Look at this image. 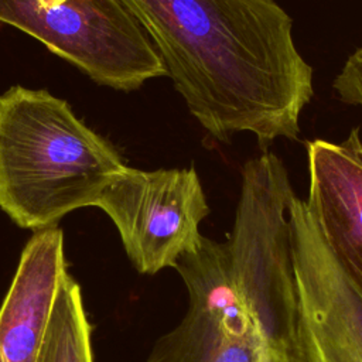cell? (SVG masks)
<instances>
[{
    "instance_id": "1",
    "label": "cell",
    "mask_w": 362,
    "mask_h": 362,
    "mask_svg": "<svg viewBox=\"0 0 362 362\" xmlns=\"http://www.w3.org/2000/svg\"><path fill=\"white\" fill-rule=\"evenodd\" d=\"M163 61L167 76L208 134L260 146L297 140L313 68L274 0H119Z\"/></svg>"
},
{
    "instance_id": "2",
    "label": "cell",
    "mask_w": 362,
    "mask_h": 362,
    "mask_svg": "<svg viewBox=\"0 0 362 362\" xmlns=\"http://www.w3.org/2000/svg\"><path fill=\"white\" fill-rule=\"evenodd\" d=\"M124 167L66 100L20 85L0 95V208L18 226L40 230L95 206Z\"/></svg>"
},
{
    "instance_id": "3",
    "label": "cell",
    "mask_w": 362,
    "mask_h": 362,
    "mask_svg": "<svg viewBox=\"0 0 362 362\" xmlns=\"http://www.w3.org/2000/svg\"><path fill=\"white\" fill-rule=\"evenodd\" d=\"M175 270L188 307L154 342L147 362H301L297 314L243 296L232 279L225 242L204 236Z\"/></svg>"
},
{
    "instance_id": "4",
    "label": "cell",
    "mask_w": 362,
    "mask_h": 362,
    "mask_svg": "<svg viewBox=\"0 0 362 362\" xmlns=\"http://www.w3.org/2000/svg\"><path fill=\"white\" fill-rule=\"evenodd\" d=\"M0 23L30 34L99 85L134 90L167 75L151 41L119 0H0Z\"/></svg>"
},
{
    "instance_id": "5",
    "label": "cell",
    "mask_w": 362,
    "mask_h": 362,
    "mask_svg": "<svg viewBox=\"0 0 362 362\" xmlns=\"http://www.w3.org/2000/svg\"><path fill=\"white\" fill-rule=\"evenodd\" d=\"M95 206L112 219L134 269L156 274L175 269L204 239L201 222L211 209L198 173L189 168L144 171L124 167Z\"/></svg>"
},
{
    "instance_id": "6",
    "label": "cell",
    "mask_w": 362,
    "mask_h": 362,
    "mask_svg": "<svg viewBox=\"0 0 362 362\" xmlns=\"http://www.w3.org/2000/svg\"><path fill=\"white\" fill-rule=\"evenodd\" d=\"M301 362H362V296L349 283L305 201L288 208Z\"/></svg>"
},
{
    "instance_id": "7",
    "label": "cell",
    "mask_w": 362,
    "mask_h": 362,
    "mask_svg": "<svg viewBox=\"0 0 362 362\" xmlns=\"http://www.w3.org/2000/svg\"><path fill=\"white\" fill-rule=\"evenodd\" d=\"M305 205L349 283L362 296V139L359 129L339 143H307Z\"/></svg>"
},
{
    "instance_id": "8",
    "label": "cell",
    "mask_w": 362,
    "mask_h": 362,
    "mask_svg": "<svg viewBox=\"0 0 362 362\" xmlns=\"http://www.w3.org/2000/svg\"><path fill=\"white\" fill-rule=\"evenodd\" d=\"M66 272L59 228L37 230L27 242L0 307V362H37L61 276Z\"/></svg>"
},
{
    "instance_id": "9",
    "label": "cell",
    "mask_w": 362,
    "mask_h": 362,
    "mask_svg": "<svg viewBox=\"0 0 362 362\" xmlns=\"http://www.w3.org/2000/svg\"><path fill=\"white\" fill-rule=\"evenodd\" d=\"M37 362H93L81 288L68 270L59 279Z\"/></svg>"
},
{
    "instance_id": "10",
    "label": "cell",
    "mask_w": 362,
    "mask_h": 362,
    "mask_svg": "<svg viewBox=\"0 0 362 362\" xmlns=\"http://www.w3.org/2000/svg\"><path fill=\"white\" fill-rule=\"evenodd\" d=\"M332 88L341 102L362 107V45L346 58Z\"/></svg>"
},
{
    "instance_id": "11",
    "label": "cell",
    "mask_w": 362,
    "mask_h": 362,
    "mask_svg": "<svg viewBox=\"0 0 362 362\" xmlns=\"http://www.w3.org/2000/svg\"><path fill=\"white\" fill-rule=\"evenodd\" d=\"M47 1H64V0H47Z\"/></svg>"
}]
</instances>
